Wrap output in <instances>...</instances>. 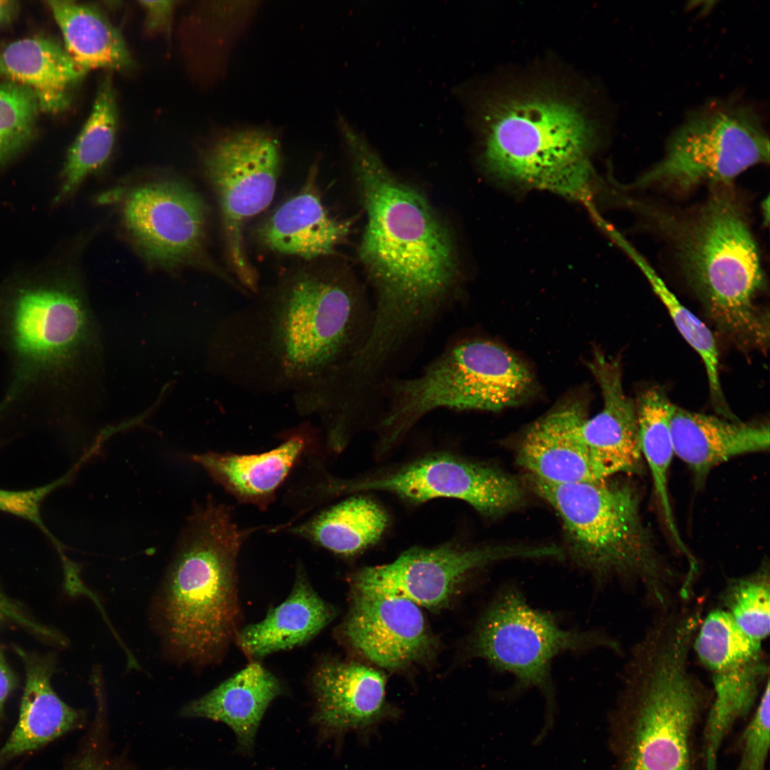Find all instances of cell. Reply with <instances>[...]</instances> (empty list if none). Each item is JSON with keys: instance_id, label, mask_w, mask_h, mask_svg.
<instances>
[{"instance_id": "obj_1", "label": "cell", "mask_w": 770, "mask_h": 770, "mask_svg": "<svg viewBox=\"0 0 770 770\" xmlns=\"http://www.w3.org/2000/svg\"><path fill=\"white\" fill-rule=\"evenodd\" d=\"M340 130L366 214L359 257L376 295L361 354L384 363L435 315L456 282V257L426 199L397 179L349 124Z\"/></svg>"}, {"instance_id": "obj_2", "label": "cell", "mask_w": 770, "mask_h": 770, "mask_svg": "<svg viewBox=\"0 0 770 770\" xmlns=\"http://www.w3.org/2000/svg\"><path fill=\"white\" fill-rule=\"evenodd\" d=\"M276 297L265 309L226 323L221 347L228 378L250 389L292 390L297 401L311 400L361 346L359 304L342 280L310 273L295 277Z\"/></svg>"}, {"instance_id": "obj_3", "label": "cell", "mask_w": 770, "mask_h": 770, "mask_svg": "<svg viewBox=\"0 0 770 770\" xmlns=\"http://www.w3.org/2000/svg\"><path fill=\"white\" fill-rule=\"evenodd\" d=\"M76 282L45 270L0 284V356L6 371L0 422L48 423L68 414L95 342Z\"/></svg>"}, {"instance_id": "obj_4", "label": "cell", "mask_w": 770, "mask_h": 770, "mask_svg": "<svg viewBox=\"0 0 770 770\" xmlns=\"http://www.w3.org/2000/svg\"><path fill=\"white\" fill-rule=\"evenodd\" d=\"M695 627L652 623L635 645L609 717L611 770H698L697 732L712 696L690 671Z\"/></svg>"}, {"instance_id": "obj_5", "label": "cell", "mask_w": 770, "mask_h": 770, "mask_svg": "<svg viewBox=\"0 0 770 770\" xmlns=\"http://www.w3.org/2000/svg\"><path fill=\"white\" fill-rule=\"evenodd\" d=\"M232 509L212 496L189 515L154 602L165 652L195 667L222 661L240 630L237 565L248 537Z\"/></svg>"}, {"instance_id": "obj_6", "label": "cell", "mask_w": 770, "mask_h": 770, "mask_svg": "<svg viewBox=\"0 0 770 770\" xmlns=\"http://www.w3.org/2000/svg\"><path fill=\"white\" fill-rule=\"evenodd\" d=\"M688 211H672L629 199L628 205L672 245L679 266L708 317L741 345L764 349L769 314L759 307L766 279L759 250L730 185L710 187Z\"/></svg>"}, {"instance_id": "obj_7", "label": "cell", "mask_w": 770, "mask_h": 770, "mask_svg": "<svg viewBox=\"0 0 770 770\" xmlns=\"http://www.w3.org/2000/svg\"><path fill=\"white\" fill-rule=\"evenodd\" d=\"M525 478L560 517L570 555L578 565L598 578L634 584L659 612L674 605L681 596L677 578L657 550L633 486L608 478L566 484L528 474Z\"/></svg>"}, {"instance_id": "obj_8", "label": "cell", "mask_w": 770, "mask_h": 770, "mask_svg": "<svg viewBox=\"0 0 770 770\" xmlns=\"http://www.w3.org/2000/svg\"><path fill=\"white\" fill-rule=\"evenodd\" d=\"M486 114L483 161L491 175L570 197L587 194L594 130L575 103L533 94L508 99Z\"/></svg>"}, {"instance_id": "obj_9", "label": "cell", "mask_w": 770, "mask_h": 770, "mask_svg": "<svg viewBox=\"0 0 770 770\" xmlns=\"http://www.w3.org/2000/svg\"><path fill=\"white\" fill-rule=\"evenodd\" d=\"M537 385L526 362L503 346L481 339L458 343L419 376L391 385L379 439L391 448L438 409L498 411L520 405L536 394Z\"/></svg>"}, {"instance_id": "obj_10", "label": "cell", "mask_w": 770, "mask_h": 770, "mask_svg": "<svg viewBox=\"0 0 770 770\" xmlns=\"http://www.w3.org/2000/svg\"><path fill=\"white\" fill-rule=\"evenodd\" d=\"M769 160V140L747 106L717 103L691 114L669 138L661 160L631 188L685 192L702 185H730Z\"/></svg>"}, {"instance_id": "obj_11", "label": "cell", "mask_w": 770, "mask_h": 770, "mask_svg": "<svg viewBox=\"0 0 770 770\" xmlns=\"http://www.w3.org/2000/svg\"><path fill=\"white\" fill-rule=\"evenodd\" d=\"M471 647L474 656L512 674L517 692L535 687L545 697V722L534 739L535 744L545 738L555 723V694L550 677L554 657L597 647L618 650L617 642L604 634L560 627L552 615L530 607L513 587L502 590L484 612Z\"/></svg>"}, {"instance_id": "obj_12", "label": "cell", "mask_w": 770, "mask_h": 770, "mask_svg": "<svg viewBox=\"0 0 770 770\" xmlns=\"http://www.w3.org/2000/svg\"><path fill=\"white\" fill-rule=\"evenodd\" d=\"M325 491L331 499L383 492L416 505L451 498L489 517L513 509L523 498L521 485L508 473L445 451L429 453L394 468L352 478L331 476L325 483Z\"/></svg>"}, {"instance_id": "obj_13", "label": "cell", "mask_w": 770, "mask_h": 770, "mask_svg": "<svg viewBox=\"0 0 770 770\" xmlns=\"http://www.w3.org/2000/svg\"><path fill=\"white\" fill-rule=\"evenodd\" d=\"M281 162L278 140L258 130L229 134L205 158L207 175L220 207L229 263L242 284L253 291L257 275L245 252L244 228L272 200Z\"/></svg>"}, {"instance_id": "obj_14", "label": "cell", "mask_w": 770, "mask_h": 770, "mask_svg": "<svg viewBox=\"0 0 770 770\" xmlns=\"http://www.w3.org/2000/svg\"><path fill=\"white\" fill-rule=\"evenodd\" d=\"M761 644L745 635L722 608L709 612L697 628L692 649L713 685L702 730L700 754L706 770H717L724 740L734 724L751 711L769 678Z\"/></svg>"}, {"instance_id": "obj_15", "label": "cell", "mask_w": 770, "mask_h": 770, "mask_svg": "<svg viewBox=\"0 0 770 770\" xmlns=\"http://www.w3.org/2000/svg\"><path fill=\"white\" fill-rule=\"evenodd\" d=\"M552 546L500 545L466 546L449 542L413 547L386 564L368 566L350 577L351 588L404 597L431 610L446 607L474 571L510 558H552Z\"/></svg>"}, {"instance_id": "obj_16", "label": "cell", "mask_w": 770, "mask_h": 770, "mask_svg": "<svg viewBox=\"0 0 770 770\" xmlns=\"http://www.w3.org/2000/svg\"><path fill=\"white\" fill-rule=\"evenodd\" d=\"M207 217L200 195L173 181L139 186L122 206L124 227L148 261L165 267L198 265L222 274L205 250Z\"/></svg>"}, {"instance_id": "obj_17", "label": "cell", "mask_w": 770, "mask_h": 770, "mask_svg": "<svg viewBox=\"0 0 770 770\" xmlns=\"http://www.w3.org/2000/svg\"><path fill=\"white\" fill-rule=\"evenodd\" d=\"M342 632L376 665L401 669L426 660L437 647L419 605L399 595L354 589Z\"/></svg>"}, {"instance_id": "obj_18", "label": "cell", "mask_w": 770, "mask_h": 770, "mask_svg": "<svg viewBox=\"0 0 770 770\" xmlns=\"http://www.w3.org/2000/svg\"><path fill=\"white\" fill-rule=\"evenodd\" d=\"M588 406L587 394H569L525 428L516 458L527 474L558 484L605 480L582 436Z\"/></svg>"}, {"instance_id": "obj_19", "label": "cell", "mask_w": 770, "mask_h": 770, "mask_svg": "<svg viewBox=\"0 0 770 770\" xmlns=\"http://www.w3.org/2000/svg\"><path fill=\"white\" fill-rule=\"evenodd\" d=\"M315 699L314 722L329 733L365 731L398 712L386 698L383 672L366 664L326 659L310 678Z\"/></svg>"}, {"instance_id": "obj_20", "label": "cell", "mask_w": 770, "mask_h": 770, "mask_svg": "<svg viewBox=\"0 0 770 770\" xmlns=\"http://www.w3.org/2000/svg\"><path fill=\"white\" fill-rule=\"evenodd\" d=\"M587 366L600 388L602 408L583 423L582 433L603 478L640 473V447L635 401L625 392L619 359L595 349Z\"/></svg>"}, {"instance_id": "obj_21", "label": "cell", "mask_w": 770, "mask_h": 770, "mask_svg": "<svg viewBox=\"0 0 770 770\" xmlns=\"http://www.w3.org/2000/svg\"><path fill=\"white\" fill-rule=\"evenodd\" d=\"M669 424L674 453L689 467L697 486L721 463L769 448V423L731 420L672 404Z\"/></svg>"}, {"instance_id": "obj_22", "label": "cell", "mask_w": 770, "mask_h": 770, "mask_svg": "<svg viewBox=\"0 0 770 770\" xmlns=\"http://www.w3.org/2000/svg\"><path fill=\"white\" fill-rule=\"evenodd\" d=\"M317 173L316 166H312L299 192L260 227L258 237L270 250L309 260L333 255L346 239L350 222L332 217L326 209L317 188Z\"/></svg>"}, {"instance_id": "obj_23", "label": "cell", "mask_w": 770, "mask_h": 770, "mask_svg": "<svg viewBox=\"0 0 770 770\" xmlns=\"http://www.w3.org/2000/svg\"><path fill=\"white\" fill-rule=\"evenodd\" d=\"M311 444V436L304 431L291 434L276 448L261 453L207 451L190 458L239 503L263 511L274 502L276 492Z\"/></svg>"}, {"instance_id": "obj_24", "label": "cell", "mask_w": 770, "mask_h": 770, "mask_svg": "<svg viewBox=\"0 0 770 770\" xmlns=\"http://www.w3.org/2000/svg\"><path fill=\"white\" fill-rule=\"evenodd\" d=\"M26 672L19 720L0 750V759L37 749L74 729L82 713L65 703L53 690L51 679L56 671L52 653L39 654L16 647Z\"/></svg>"}, {"instance_id": "obj_25", "label": "cell", "mask_w": 770, "mask_h": 770, "mask_svg": "<svg viewBox=\"0 0 770 770\" xmlns=\"http://www.w3.org/2000/svg\"><path fill=\"white\" fill-rule=\"evenodd\" d=\"M335 610L314 590L301 567L288 597L261 621L240 628L235 642L251 660L302 646L334 619Z\"/></svg>"}, {"instance_id": "obj_26", "label": "cell", "mask_w": 770, "mask_h": 770, "mask_svg": "<svg viewBox=\"0 0 770 770\" xmlns=\"http://www.w3.org/2000/svg\"><path fill=\"white\" fill-rule=\"evenodd\" d=\"M283 691L280 680L257 661H252L205 695L188 703L181 714L228 725L240 749L254 743L260 721L270 703Z\"/></svg>"}, {"instance_id": "obj_27", "label": "cell", "mask_w": 770, "mask_h": 770, "mask_svg": "<svg viewBox=\"0 0 770 770\" xmlns=\"http://www.w3.org/2000/svg\"><path fill=\"white\" fill-rule=\"evenodd\" d=\"M85 74L64 46L51 38L30 37L0 48V78L31 88L41 111L67 108L71 89Z\"/></svg>"}, {"instance_id": "obj_28", "label": "cell", "mask_w": 770, "mask_h": 770, "mask_svg": "<svg viewBox=\"0 0 770 770\" xmlns=\"http://www.w3.org/2000/svg\"><path fill=\"white\" fill-rule=\"evenodd\" d=\"M348 496L301 523L277 525L269 531L299 537L340 557L354 556L381 538L389 517L371 498L362 493Z\"/></svg>"}, {"instance_id": "obj_29", "label": "cell", "mask_w": 770, "mask_h": 770, "mask_svg": "<svg viewBox=\"0 0 770 770\" xmlns=\"http://www.w3.org/2000/svg\"><path fill=\"white\" fill-rule=\"evenodd\" d=\"M46 4L61 31L66 50L81 71L130 66L131 56L122 34L97 8L65 0Z\"/></svg>"}, {"instance_id": "obj_30", "label": "cell", "mask_w": 770, "mask_h": 770, "mask_svg": "<svg viewBox=\"0 0 770 770\" xmlns=\"http://www.w3.org/2000/svg\"><path fill=\"white\" fill-rule=\"evenodd\" d=\"M640 447L647 464L667 528L681 553L690 559L692 553L677 528L669 495L668 473L674 455L669 416L672 403L659 387L645 389L635 400Z\"/></svg>"}, {"instance_id": "obj_31", "label": "cell", "mask_w": 770, "mask_h": 770, "mask_svg": "<svg viewBox=\"0 0 770 770\" xmlns=\"http://www.w3.org/2000/svg\"><path fill=\"white\" fill-rule=\"evenodd\" d=\"M117 123L114 87L106 76L98 85L89 117L68 150L55 203L71 196L90 174L106 163L114 145Z\"/></svg>"}, {"instance_id": "obj_32", "label": "cell", "mask_w": 770, "mask_h": 770, "mask_svg": "<svg viewBox=\"0 0 770 770\" xmlns=\"http://www.w3.org/2000/svg\"><path fill=\"white\" fill-rule=\"evenodd\" d=\"M617 242L645 275L653 292L666 308L677 330L702 360L710 395L717 413L724 418L734 419L736 416L727 404L722 391L719 376V354L712 332L679 301L637 250L622 237H620Z\"/></svg>"}, {"instance_id": "obj_33", "label": "cell", "mask_w": 770, "mask_h": 770, "mask_svg": "<svg viewBox=\"0 0 770 770\" xmlns=\"http://www.w3.org/2000/svg\"><path fill=\"white\" fill-rule=\"evenodd\" d=\"M722 608L750 638L762 642L770 630V574L768 562L744 576L729 580L721 594Z\"/></svg>"}, {"instance_id": "obj_34", "label": "cell", "mask_w": 770, "mask_h": 770, "mask_svg": "<svg viewBox=\"0 0 770 770\" xmlns=\"http://www.w3.org/2000/svg\"><path fill=\"white\" fill-rule=\"evenodd\" d=\"M39 111L31 88L10 81L0 84V168L33 139Z\"/></svg>"}, {"instance_id": "obj_35", "label": "cell", "mask_w": 770, "mask_h": 770, "mask_svg": "<svg viewBox=\"0 0 770 770\" xmlns=\"http://www.w3.org/2000/svg\"><path fill=\"white\" fill-rule=\"evenodd\" d=\"M769 692V679L759 704L741 734L740 758L734 770H765L770 744Z\"/></svg>"}, {"instance_id": "obj_36", "label": "cell", "mask_w": 770, "mask_h": 770, "mask_svg": "<svg viewBox=\"0 0 770 770\" xmlns=\"http://www.w3.org/2000/svg\"><path fill=\"white\" fill-rule=\"evenodd\" d=\"M73 471L48 484L24 491L0 489V510L27 520L36 525L53 541L56 548L60 543L50 533L43 521L41 507L44 499L53 490L65 483Z\"/></svg>"}, {"instance_id": "obj_37", "label": "cell", "mask_w": 770, "mask_h": 770, "mask_svg": "<svg viewBox=\"0 0 770 770\" xmlns=\"http://www.w3.org/2000/svg\"><path fill=\"white\" fill-rule=\"evenodd\" d=\"M6 622L17 623L60 645L67 643L66 638L60 632L34 620L21 605L0 590V625Z\"/></svg>"}, {"instance_id": "obj_38", "label": "cell", "mask_w": 770, "mask_h": 770, "mask_svg": "<svg viewBox=\"0 0 770 770\" xmlns=\"http://www.w3.org/2000/svg\"><path fill=\"white\" fill-rule=\"evenodd\" d=\"M145 12L148 29L159 31L168 27L175 8L174 1H140Z\"/></svg>"}, {"instance_id": "obj_39", "label": "cell", "mask_w": 770, "mask_h": 770, "mask_svg": "<svg viewBox=\"0 0 770 770\" xmlns=\"http://www.w3.org/2000/svg\"><path fill=\"white\" fill-rule=\"evenodd\" d=\"M18 686V679L6 662L0 649V724L4 717L6 701Z\"/></svg>"}, {"instance_id": "obj_40", "label": "cell", "mask_w": 770, "mask_h": 770, "mask_svg": "<svg viewBox=\"0 0 770 770\" xmlns=\"http://www.w3.org/2000/svg\"><path fill=\"white\" fill-rule=\"evenodd\" d=\"M71 770H119L103 760H99L94 756H85Z\"/></svg>"}, {"instance_id": "obj_41", "label": "cell", "mask_w": 770, "mask_h": 770, "mask_svg": "<svg viewBox=\"0 0 770 770\" xmlns=\"http://www.w3.org/2000/svg\"><path fill=\"white\" fill-rule=\"evenodd\" d=\"M18 1L12 0H0V27L6 25L16 17L19 11Z\"/></svg>"}]
</instances>
